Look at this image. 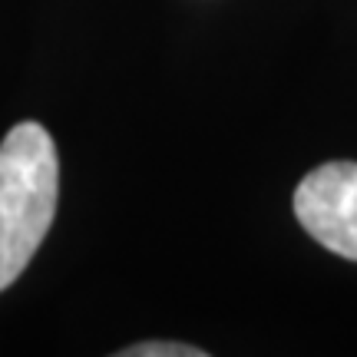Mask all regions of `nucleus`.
Segmentation results:
<instances>
[{
  "label": "nucleus",
  "instance_id": "f257e3e1",
  "mask_svg": "<svg viewBox=\"0 0 357 357\" xmlns=\"http://www.w3.org/2000/svg\"><path fill=\"white\" fill-rule=\"evenodd\" d=\"M60 159L40 123H17L0 142V291L24 275L56 215Z\"/></svg>",
  "mask_w": 357,
  "mask_h": 357
},
{
  "label": "nucleus",
  "instance_id": "f03ea898",
  "mask_svg": "<svg viewBox=\"0 0 357 357\" xmlns=\"http://www.w3.org/2000/svg\"><path fill=\"white\" fill-rule=\"evenodd\" d=\"M301 229L328 252L357 261V162H324L294 189Z\"/></svg>",
  "mask_w": 357,
  "mask_h": 357
},
{
  "label": "nucleus",
  "instance_id": "7ed1b4c3",
  "mask_svg": "<svg viewBox=\"0 0 357 357\" xmlns=\"http://www.w3.org/2000/svg\"><path fill=\"white\" fill-rule=\"evenodd\" d=\"M119 357H205V351L178 344V341H142V344L123 347Z\"/></svg>",
  "mask_w": 357,
  "mask_h": 357
}]
</instances>
